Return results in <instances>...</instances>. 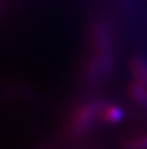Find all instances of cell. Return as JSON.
<instances>
[{
	"mask_svg": "<svg viewBox=\"0 0 147 149\" xmlns=\"http://www.w3.org/2000/svg\"><path fill=\"white\" fill-rule=\"evenodd\" d=\"M105 100L95 99L89 102H84L80 105L72 114L71 120L68 122L67 133L71 137H80L83 136L87 132L91 129L94 123L98 121L100 112L102 107L105 105Z\"/></svg>",
	"mask_w": 147,
	"mask_h": 149,
	"instance_id": "6da1fadb",
	"label": "cell"
},
{
	"mask_svg": "<svg viewBox=\"0 0 147 149\" xmlns=\"http://www.w3.org/2000/svg\"><path fill=\"white\" fill-rule=\"evenodd\" d=\"M94 57L101 68L102 74L109 76L113 66V51L111 34L104 23H97L94 27Z\"/></svg>",
	"mask_w": 147,
	"mask_h": 149,
	"instance_id": "7a4b0ae2",
	"label": "cell"
},
{
	"mask_svg": "<svg viewBox=\"0 0 147 149\" xmlns=\"http://www.w3.org/2000/svg\"><path fill=\"white\" fill-rule=\"evenodd\" d=\"M125 109L118 104L105 102L98 116V121L104 125H117L125 119Z\"/></svg>",
	"mask_w": 147,
	"mask_h": 149,
	"instance_id": "3957f363",
	"label": "cell"
},
{
	"mask_svg": "<svg viewBox=\"0 0 147 149\" xmlns=\"http://www.w3.org/2000/svg\"><path fill=\"white\" fill-rule=\"evenodd\" d=\"M128 68L133 79L147 90V61L141 56H135L130 61Z\"/></svg>",
	"mask_w": 147,
	"mask_h": 149,
	"instance_id": "277c9868",
	"label": "cell"
},
{
	"mask_svg": "<svg viewBox=\"0 0 147 149\" xmlns=\"http://www.w3.org/2000/svg\"><path fill=\"white\" fill-rule=\"evenodd\" d=\"M127 93L132 101L144 109H147V90L137 80L132 79L127 85Z\"/></svg>",
	"mask_w": 147,
	"mask_h": 149,
	"instance_id": "5b68a950",
	"label": "cell"
},
{
	"mask_svg": "<svg viewBox=\"0 0 147 149\" xmlns=\"http://www.w3.org/2000/svg\"><path fill=\"white\" fill-rule=\"evenodd\" d=\"M123 149H147V133L132 135L122 142Z\"/></svg>",
	"mask_w": 147,
	"mask_h": 149,
	"instance_id": "8992f818",
	"label": "cell"
}]
</instances>
